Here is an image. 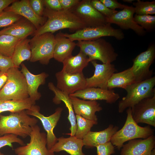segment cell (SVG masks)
Returning <instances> with one entry per match:
<instances>
[{
  "label": "cell",
  "mask_w": 155,
  "mask_h": 155,
  "mask_svg": "<svg viewBox=\"0 0 155 155\" xmlns=\"http://www.w3.org/2000/svg\"><path fill=\"white\" fill-rule=\"evenodd\" d=\"M43 16L47 18L44 24L36 30L32 34L37 36L44 33L53 34L60 30L68 29L71 32L87 27L79 18L69 10L55 11L46 7Z\"/></svg>",
  "instance_id": "6da1fadb"
},
{
  "label": "cell",
  "mask_w": 155,
  "mask_h": 155,
  "mask_svg": "<svg viewBox=\"0 0 155 155\" xmlns=\"http://www.w3.org/2000/svg\"><path fill=\"white\" fill-rule=\"evenodd\" d=\"M38 120L31 117L26 110L11 113L7 116L0 115V136L13 134L23 138L29 136L32 127L36 125Z\"/></svg>",
  "instance_id": "7a4b0ae2"
},
{
  "label": "cell",
  "mask_w": 155,
  "mask_h": 155,
  "mask_svg": "<svg viewBox=\"0 0 155 155\" xmlns=\"http://www.w3.org/2000/svg\"><path fill=\"white\" fill-rule=\"evenodd\" d=\"M127 117L123 127L112 136L110 142L119 150L125 142L136 139H145L154 135V130L150 126H140L133 120L131 109L127 110Z\"/></svg>",
  "instance_id": "3957f363"
},
{
  "label": "cell",
  "mask_w": 155,
  "mask_h": 155,
  "mask_svg": "<svg viewBox=\"0 0 155 155\" xmlns=\"http://www.w3.org/2000/svg\"><path fill=\"white\" fill-rule=\"evenodd\" d=\"M76 44L80 51L88 57L90 62L98 60L103 63H111L118 56L112 44L102 38L78 41Z\"/></svg>",
  "instance_id": "277c9868"
},
{
  "label": "cell",
  "mask_w": 155,
  "mask_h": 155,
  "mask_svg": "<svg viewBox=\"0 0 155 155\" xmlns=\"http://www.w3.org/2000/svg\"><path fill=\"white\" fill-rule=\"evenodd\" d=\"M18 68L14 67L7 71L6 81L0 92V100H18L29 97L25 77Z\"/></svg>",
  "instance_id": "5b68a950"
},
{
  "label": "cell",
  "mask_w": 155,
  "mask_h": 155,
  "mask_svg": "<svg viewBox=\"0 0 155 155\" xmlns=\"http://www.w3.org/2000/svg\"><path fill=\"white\" fill-rule=\"evenodd\" d=\"M155 77L133 83L124 89L127 94L119 101V113H123L127 108H132L143 99L155 94Z\"/></svg>",
  "instance_id": "8992f818"
},
{
  "label": "cell",
  "mask_w": 155,
  "mask_h": 155,
  "mask_svg": "<svg viewBox=\"0 0 155 155\" xmlns=\"http://www.w3.org/2000/svg\"><path fill=\"white\" fill-rule=\"evenodd\" d=\"M56 43L55 36L51 33L34 36L30 42L31 51L30 62L38 61L43 65L48 64L50 60L53 58Z\"/></svg>",
  "instance_id": "52a82bcc"
},
{
  "label": "cell",
  "mask_w": 155,
  "mask_h": 155,
  "mask_svg": "<svg viewBox=\"0 0 155 155\" xmlns=\"http://www.w3.org/2000/svg\"><path fill=\"white\" fill-rule=\"evenodd\" d=\"M62 34L73 41L93 40L104 36L113 37L119 40L124 38V34L121 29L113 28L109 23L101 26L86 27L72 34L62 33Z\"/></svg>",
  "instance_id": "ba28073f"
},
{
  "label": "cell",
  "mask_w": 155,
  "mask_h": 155,
  "mask_svg": "<svg viewBox=\"0 0 155 155\" xmlns=\"http://www.w3.org/2000/svg\"><path fill=\"white\" fill-rule=\"evenodd\" d=\"M29 136L30 142L26 145L14 149L17 155H55L54 153L49 150L46 146V134L40 132L37 125L32 127Z\"/></svg>",
  "instance_id": "9c48e42d"
},
{
  "label": "cell",
  "mask_w": 155,
  "mask_h": 155,
  "mask_svg": "<svg viewBox=\"0 0 155 155\" xmlns=\"http://www.w3.org/2000/svg\"><path fill=\"white\" fill-rule=\"evenodd\" d=\"M40 109L39 106L35 104L32 105L30 108L26 111L28 115L37 118L41 121L46 132V146L50 150L57 141V138L54 133L53 129L59 120L63 109L58 107L55 113L48 117L40 113Z\"/></svg>",
  "instance_id": "30bf717a"
},
{
  "label": "cell",
  "mask_w": 155,
  "mask_h": 155,
  "mask_svg": "<svg viewBox=\"0 0 155 155\" xmlns=\"http://www.w3.org/2000/svg\"><path fill=\"white\" fill-rule=\"evenodd\" d=\"M155 58V45L152 44L147 50L140 54L133 60L131 67L135 79V83L149 79L152 77L151 65Z\"/></svg>",
  "instance_id": "8fae6325"
},
{
  "label": "cell",
  "mask_w": 155,
  "mask_h": 155,
  "mask_svg": "<svg viewBox=\"0 0 155 155\" xmlns=\"http://www.w3.org/2000/svg\"><path fill=\"white\" fill-rule=\"evenodd\" d=\"M79 18L87 27L101 26L108 23L106 18L92 5L90 0H83L69 10Z\"/></svg>",
  "instance_id": "7c38bea8"
},
{
  "label": "cell",
  "mask_w": 155,
  "mask_h": 155,
  "mask_svg": "<svg viewBox=\"0 0 155 155\" xmlns=\"http://www.w3.org/2000/svg\"><path fill=\"white\" fill-rule=\"evenodd\" d=\"M55 76L57 88L69 95L86 88V78L83 72L71 74L61 70L57 72Z\"/></svg>",
  "instance_id": "4fadbf2b"
},
{
  "label": "cell",
  "mask_w": 155,
  "mask_h": 155,
  "mask_svg": "<svg viewBox=\"0 0 155 155\" xmlns=\"http://www.w3.org/2000/svg\"><path fill=\"white\" fill-rule=\"evenodd\" d=\"M131 109L132 118L136 123L155 127V94L143 99Z\"/></svg>",
  "instance_id": "5bb4252c"
},
{
  "label": "cell",
  "mask_w": 155,
  "mask_h": 155,
  "mask_svg": "<svg viewBox=\"0 0 155 155\" xmlns=\"http://www.w3.org/2000/svg\"><path fill=\"white\" fill-rule=\"evenodd\" d=\"M134 7L126 5L121 10L117 11L111 17L106 18L108 23L114 24L124 30L131 29L140 36L145 35L144 30L134 21Z\"/></svg>",
  "instance_id": "9a60e30c"
},
{
  "label": "cell",
  "mask_w": 155,
  "mask_h": 155,
  "mask_svg": "<svg viewBox=\"0 0 155 155\" xmlns=\"http://www.w3.org/2000/svg\"><path fill=\"white\" fill-rule=\"evenodd\" d=\"M95 68L93 75L86 78V88H99L108 89V81L112 75L117 71L115 66L111 63L99 64L96 60L91 62Z\"/></svg>",
  "instance_id": "2e32d148"
},
{
  "label": "cell",
  "mask_w": 155,
  "mask_h": 155,
  "mask_svg": "<svg viewBox=\"0 0 155 155\" xmlns=\"http://www.w3.org/2000/svg\"><path fill=\"white\" fill-rule=\"evenodd\" d=\"M69 96L84 100H104L106 103L110 104L115 103L120 97L119 94L115 93L113 90L95 87L86 88L70 94Z\"/></svg>",
  "instance_id": "e0dca14e"
},
{
  "label": "cell",
  "mask_w": 155,
  "mask_h": 155,
  "mask_svg": "<svg viewBox=\"0 0 155 155\" xmlns=\"http://www.w3.org/2000/svg\"><path fill=\"white\" fill-rule=\"evenodd\" d=\"M155 146V137L153 135L147 138L129 141L122 147L120 155H149Z\"/></svg>",
  "instance_id": "ac0fdd59"
},
{
  "label": "cell",
  "mask_w": 155,
  "mask_h": 155,
  "mask_svg": "<svg viewBox=\"0 0 155 155\" xmlns=\"http://www.w3.org/2000/svg\"><path fill=\"white\" fill-rule=\"evenodd\" d=\"M4 11H11L24 17L32 23L36 29L42 26L46 18L36 14L31 7L28 0H16Z\"/></svg>",
  "instance_id": "d6986e66"
},
{
  "label": "cell",
  "mask_w": 155,
  "mask_h": 155,
  "mask_svg": "<svg viewBox=\"0 0 155 155\" xmlns=\"http://www.w3.org/2000/svg\"><path fill=\"white\" fill-rule=\"evenodd\" d=\"M20 65L21 71L24 75L26 81L29 97L33 105H35L36 101L38 100L41 96L40 93L38 91V88L40 86L45 83L49 75L44 72L34 75L30 72L24 63H22Z\"/></svg>",
  "instance_id": "ffe728a7"
},
{
  "label": "cell",
  "mask_w": 155,
  "mask_h": 155,
  "mask_svg": "<svg viewBox=\"0 0 155 155\" xmlns=\"http://www.w3.org/2000/svg\"><path fill=\"white\" fill-rule=\"evenodd\" d=\"M75 113L90 120L97 121L96 113L100 112L102 108L95 100H86L70 96Z\"/></svg>",
  "instance_id": "44dd1931"
},
{
  "label": "cell",
  "mask_w": 155,
  "mask_h": 155,
  "mask_svg": "<svg viewBox=\"0 0 155 155\" xmlns=\"http://www.w3.org/2000/svg\"><path fill=\"white\" fill-rule=\"evenodd\" d=\"M48 87L55 94V96L53 99V102L55 104H58L61 102H63L67 108L68 111V119L71 125L69 129L71 132L70 134L71 136H75L77 129L76 121L69 95L58 89L52 82L49 83Z\"/></svg>",
  "instance_id": "7402d4cb"
},
{
  "label": "cell",
  "mask_w": 155,
  "mask_h": 155,
  "mask_svg": "<svg viewBox=\"0 0 155 155\" xmlns=\"http://www.w3.org/2000/svg\"><path fill=\"white\" fill-rule=\"evenodd\" d=\"M119 127L110 124L104 130L89 132L82 139L84 146L92 148L110 141L113 135L118 130Z\"/></svg>",
  "instance_id": "603a6c76"
},
{
  "label": "cell",
  "mask_w": 155,
  "mask_h": 155,
  "mask_svg": "<svg viewBox=\"0 0 155 155\" xmlns=\"http://www.w3.org/2000/svg\"><path fill=\"white\" fill-rule=\"evenodd\" d=\"M84 146L82 139L75 136L57 138V141L50 150L53 152L65 151L70 155H85L82 149Z\"/></svg>",
  "instance_id": "cb8c5ba5"
},
{
  "label": "cell",
  "mask_w": 155,
  "mask_h": 155,
  "mask_svg": "<svg viewBox=\"0 0 155 155\" xmlns=\"http://www.w3.org/2000/svg\"><path fill=\"white\" fill-rule=\"evenodd\" d=\"M36 29L29 21L22 18L12 25L0 31V34L12 36L21 40L33 34Z\"/></svg>",
  "instance_id": "d4e9b609"
},
{
  "label": "cell",
  "mask_w": 155,
  "mask_h": 155,
  "mask_svg": "<svg viewBox=\"0 0 155 155\" xmlns=\"http://www.w3.org/2000/svg\"><path fill=\"white\" fill-rule=\"evenodd\" d=\"M55 36L56 43L55 46L53 58L60 62L72 55V51L76 43L70 39L63 36L62 32L58 33Z\"/></svg>",
  "instance_id": "484cf974"
},
{
  "label": "cell",
  "mask_w": 155,
  "mask_h": 155,
  "mask_svg": "<svg viewBox=\"0 0 155 155\" xmlns=\"http://www.w3.org/2000/svg\"><path fill=\"white\" fill-rule=\"evenodd\" d=\"M90 62L88 57L80 51L77 55H72L63 61L62 70L71 74L81 73Z\"/></svg>",
  "instance_id": "4316f807"
},
{
  "label": "cell",
  "mask_w": 155,
  "mask_h": 155,
  "mask_svg": "<svg viewBox=\"0 0 155 155\" xmlns=\"http://www.w3.org/2000/svg\"><path fill=\"white\" fill-rule=\"evenodd\" d=\"M135 83V79L131 67L122 71L114 73L107 84L108 89L115 88L125 89L128 86Z\"/></svg>",
  "instance_id": "83f0119b"
},
{
  "label": "cell",
  "mask_w": 155,
  "mask_h": 155,
  "mask_svg": "<svg viewBox=\"0 0 155 155\" xmlns=\"http://www.w3.org/2000/svg\"><path fill=\"white\" fill-rule=\"evenodd\" d=\"M30 39L27 38L20 40L16 44L11 57L15 67L19 68L22 62L30 60L31 51Z\"/></svg>",
  "instance_id": "f1b7e54d"
},
{
  "label": "cell",
  "mask_w": 155,
  "mask_h": 155,
  "mask_svg": "<svg viewBox=\"0 0 155 155\" xmlns=\"http://www.w3.org/2000/svg\"><path fill=\"white\" fill-rule=\"evenodd\" d=\"M33 105L29 97L18 100H0V115L6 111L16 113L26 110L30 108Z\"/></svg>",
  "instance_id": "f546056e"
},
{
  "label": "cell",
  "mask_w": 155,
  "mask_h": 155,
  "mask_svg": "<svg viewBox=\"0 0 155 155\" xmlns=\"http://www.w3.org/2000/svg\"><path fill=\"white\" fill-rule=\"evenodd\" d=\"M20 40L9 35L0 34V53L11 58L15 47Z\"/></svg>",
  "instance_id": "4dcf8cb0"
},
{
  "label": "cell",
  "mask_w": 155,
  "mask_h": 155,
  "mask_svg": "<svg viewBox=\"0 0 155 155\" xmlns=\"http://www.w3.org/2000/svg\"><path fill=\"white\" fill-rule=\"evenodd\" d=\"M75 117L77 127L75 136L82 139L93 125L97 124L98 122L87 119L78 115H76Z\"/></svg>",
  "instance_id": "1f68e13d"
},
{
  "label": "cell",
  "mask_w": 155,
  "mask_h": 155,
  "mask_svg": "<svg viewBox=\"0 0 155 155\" xmlns=\"http://www.w3.org/2000/svg\"><path fill=\"white\" fill-rule=\"evenodd\" d=\"M135 13L139 15H151L155 14V1L137 0L133 3Z\"/></svg>",
  "instance_id": "d6a6232c"
},
{
  "label": "cell",
  "mask_w": 155,
  "mask_h": 155,
  "mask_svg": "<svg viewBox=\"0 0 155 155\" xmlns=\"http://www.w3.org/2000/svg\"><path fill=\"white\" fill-rule=\"evenodd\" d=\"M135 22L144 29L151 31L155 27V16L151 15H139L134 16Z\"/></svg>",
  "instance_id": "836d02e7"
},
{
  "label": "cell",
  "mask_w": 155,
  "mask_h": 155,
  "mask_svg": "<svg viewBox=\"0 0 155 155\" xmlns=\"http://www.w3.org/2000/svg\"><path fill=\"white\" fill-rule=\"evenodd\" d=\"M22 18V17L11 11H3L0 13V28L8 27Z\"/></svg>",
  "instance_id": "e575fe53"
},
{
  "label": "cell",
  "mask_w": 155,
  "mask_h": 155,
  "mask_svg": "<svg viewBox=\"0 0 155 155\" xmlns=\"http://www.w3.org/2000/svg\"><path fill=\"white\" fill-rule=\"evenodd\" d=\"M17 143L21 146L25 145L24 142L18 136L13 134H7L0 136V149L6 146H8L13 149L12 143Z\"/></svg>",
  "instance_id": "d590c367"
},
{
  "label": "cell",
  "mask_w": 155,
  "mask_h": 155,
  "mask_svg": "<svg viewBox=\"0 0 155 155\" xmlns=\"http://www.w3.org/2000/svg\"><path fill=\"white\" fill-rule=\"evenodd\" d=\"M90 3L92 6L96 10L106 18L111 17L118 11L107 7L99 0H90Z\"/></svg>",
  "instance_id": "8d00e7d4"
},
{
  "label": "cell",
  "mask_w": 155,
  "mask_h": 155,
  "mask_svg": "<svg viewBox=\"0 0 155 155\" xmlns=\"http://www.w3.org/2000/svg\"><path fill=\"white\" fill-rule=\"evenodd\" d=\"M97 155H111L115 153L114 146L110 141L96 146Z\"/></svg>",
  "instance_id": "74e56055"
},
{
  "label": "cell",
  "mask_w": 155,
  "mask_h": 155,
  "mask_svg": "<svg viewBox=\"0 0 155 155\" xmlns=\"http://www.w3.org/2000/svg\"><path fill=\"white\" fill-rule=\"evenodd\" d=\"M15 67L11 57L0 53V69L1 72H7L10 68Z\"/></svg>",
  "instance_id": "f35d334b"
},
{
  "label": "cell",
  "mask_w": 155,
  "mask_h": 155,
  "mask_svg": "<svg viewBox=\"0 0 155 155\" xmlns=\"http://www.w3.org/2000/svg\"><path fill=\"white\" fill-rule=\"evenodd\" d=\"M30 4L32 9L38 15L43 16L44 6L43 0H29Z\"/></svg>",
  "instance_id": "ab89813d"
},
{
  "label": "cell",
  "mask_w": 155,
  "mask_h": 155,
  "mask_svg": "<svg viewBox=\"0 0 155 155\" xmlns=\"http://www.w3.org/2000/svg\"><path fill=\"white\" fill-rule=\"evenodd\" d=\"M100 1L107 7L113 10H115L116 9H123L126 6L115 0H100Z\"/></svg>",
  "instance_id": "60d3db41"
},
{
  "label": "cell",
  "mask_w": 155,
  "mask_h": 155,
  "mask_svg": "<svg viewBox=\"0 0 155 155\" xmlns=\"http://www.w3.org/2000/svg\"><path fill=\"white\" fill-rule=\"evenodd\" d=\"M46 7L55 11L63 10L59 0H44Z\"/></svg>",
  "instance_id": "b9f144b4"
},
{
  "label": "cell",
  "mask_w": 155,
  "mask_h": 155,
  "mask_svg": "<svg viewBox=\"0 0 155 155\" xmlns=\"http://www.w3.org/2000/svg\"><path fill=\"white\" fill-rule=\"evenodd\" d=\"M79 0H59L63 10H69L76 5Z\"/></svg>",
  "instance_id": "7bdbcfd3"
},
{
  "label": "cell",
  "mask_w": 155,
  "mask_h": 155,
  "mask_svg": "<svg viewBox=\"0 0 155 155\" xmlns=\"http://www.w3.org/2000/svg\"><path fill=\"white\" fill-rule=\"evenodd\" d=\"M15 0H0V13Z\"/></svg>",
  "instance_id": "ee69618b"
},
{
  "label": "cell",
  "mask_w": 155,
  "mask_h": 155,
  "mask_svg": "<svg viewBox=\"0 0 155 155\" xmlns=\"http://www.w3.org/2000/svg\"><path fill=\"white\" fill-rule=\"evenodd\" d=\"M7 76V72L1 71L0 73V92L6 81Z\"/></svg>",
  "instance_id": "f6af8a7d"
},
{
  "label": "cell",
  "mask_w": 155,
  "mask_h": 155,
  "mask_svg": "<svg viewBox=\"0 0 155 155\" xmlns=\"http://www.w3.org/2000/svg\"><path fill=\"white\" fill-rule=\"evenodd\" d=\"M123 1L129 3H131L134 1L133 0H123Z\"/></svg>",
  "instance_id": "bcb514c9"
},
{
  "label": "cell",
  "mask_w": 155,
  "mask_h": 155,
  "mask_svg": "<svg viewBox=\"0 0 155 155\" xmlns=\"http://www.w3.org/2000/svg\"><path fill=\"white\" fill-rule=\"evenodd\" d=\"M155 149H154L152 150L151 154L150 155H155Z\"/></svg>",
  "instance_id": "7dc6e473"
},
{
  "label": "cell",
  "mask_w": 155,
  "mask_h": 155,
  "mask_svg": "<svg viewBox=\"0 0 155 155\" xmlns=\"http://www.w3.org/2000/svg\"><path fill=\"white\" fill-rule=\"evenodd\" d=\"M0 155H5L3 153L0 152Z\"/></svg>",
  "instance_id": "c3c4849f"
},
{
  "label": "cell",
  "mask_w": 155,
  "mask_h": 155,
  "mask_svg": "<svg viewBox=\"0 0 155 155\" xmlns=\"http://www.w3.org/2000/svg\"><path fill=\"white\" fill-rule=\"evenodd\" d=\"M1 70L0 69V73H1Z\"/></svg>",
  "instance_id": "681fc988"
}]
</instances>
